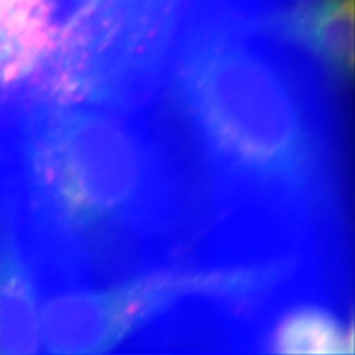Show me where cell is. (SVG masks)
Instances as JSON below:
<instances>
[{"label": "cell", "mask_w": 355, "mask_h": 355, "mask_svg": "<svg viewBox=\"0 0 355 355\" xmlns=\"http://www.w3.org/2000/svg\"><path fill=\"white\" fill-rule=\"evenodd\" d=\"M154 110L190 166L206 249L240 263L345 244V86L265 12L188 0Z\"/></svg>", "instance_id": "cell-1"}, {"label": "cell", "mask_w": 355, "mask_h": 355, "mask_svg": "<svg viewBox=\"0 0 355 355\" xmlns=\"http://www.w3.org/2000/svg\"><path fill=\"white\" fill-rule=\"evenodd\" d=\"M82 99L40 98L0 135L40 293L185 266L203 232L194 178L153 111Z\"/></svg>", "instance_id": "cell-2"}, {"label": "cell", "mask_w": 355, "mask_h": 355, "mask_svg": "<svg viewBox=\"0 0 355 355\" xmlns=\"http://www.w3.org/2000/svg\"><path fill=\"white\" fill-rule=\"evenodd\" d=\"M181 268L92 286L52 287L40 295L42 352L107 354L130 343L185 295Z\"/></svg>", "instance_id": "cell-3"}, {"label": "cell", "mask_w": 355, "mask_h": 355, "mask_svg": "<svg viewBox=\"0 0 355 355\" xmlns=\"http://www.w3.org/2000/svg\"><path fill=\"white\" fill-rule=\"evenodd\" d=\"M71 12L73 0H0V107L48 69Z\"/></svg>", "instance_id": "cell-4"}, {"label": "cell", "mask_w": 355, "mask_h": 355, "mask_svg": "<svg viewBox=\"0 0 355 355\" xmlns=\"http://www.w3.org/2000/svg\"><path fill=\"white\" fill-rule=\"evenodd\" d=\"M40 286L15 209L0 191V354H39Z\"/></svg>", "instance_id": "cell-5"}, {"label": "cell", "mask_w": 355, "mask_h": 355, "mask_svg": "<svg viewBox=\"0 0 355 355\" xmlns=\"http://www.w3.org/2000/svg\"><path fill=\"white\" fill-rule=\"evenodd\" d=\"M335 299L299 295L277 306L265 321L261 351L274 354H352L351 315Z\"/></svg>", "instance_id": "cell-6"}, {"label": "cell", "mask_w": 355, "mask_h": 355, "mask_svg": "<svg viewBox=\"0 0 355 355\" xmlns=\"http://www.w3.org/2000/svg\"><path fill=\"white\" fill-rule=\"evenodd\" d=\"M286 35L342 86L354 74V0H308L279 17Z\"/></svg>", "instance_id": "cell-7"}, {"label": "cell", "mask_w": 355, "mask_h": 355, "mask_svg": "<svg viewBox=\"0 0 355 355\" xmlns=\"http://www.w3.org/2000/svg\"><path fill=\"white\" fill-rule=\"evenodd\" d=\"M345 250H347V248L345 249H342V250H339V252H335V253H329V254H324V257H318V258H313V259H304V261H293V262H283V263H302V262H308V261H311V262H318V261H330V259H336L338 257L339 258H342V254L343 257H345ZM205 254V262L207 263H210V265H216V266H257V265H241V263H224V262H216V261H214L212 258H209L207 257V253H206V250H205V246H203V250H202V257ZM277 263H282V262H277ZM263 265H268V263H263ZM270 265H272V263H270ZM259 266V265H258Z\"/></svg>", "instance_id": "cell-8"}]
</instances>
